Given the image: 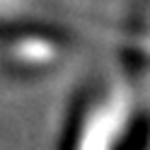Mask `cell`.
<instances>
[{
  "instance_id": "obj_1",
  "label": "cell",
  "mask_w": 150,
  "mask_h": 150,
  "mask_svg": "<svg viewBox=\"0 0 150 150\" xmlns=\"http://www.w3.org/2000/svg\"><path fill=\"white\" fill-rule=\"evenodd\" d=\"M143 126L133 78H99L75 102L61 150H126Z\"/></svg>"
},
{
  "instance_id": "obj_2",
  "label": "cell",
  "mask_w": 150,
  "mask_h": 150,
  "mask_svg": "<svg viewBox=\"0 0 150 150\" xmlns=\"http://www.w3.org/2000/svg\"><path fill=\"white\" fill-rule=\"evenodd\" d=\"M126 150H148V140H145V126L136 133V138L131 140V145Z\"/></svg>"
}]
</instances>
